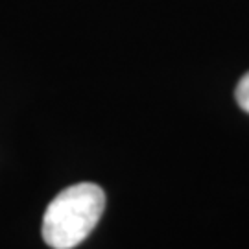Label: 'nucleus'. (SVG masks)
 Returning <instances> with one entry per match:
<instances>
[{
  "mask_svg": "<svg viewBox=\"0 0 249 249\" xmlns=\"http://www.w3.org/2000/svg\"><path fill=\"white\" fill-rule=\"evenodd\" d=\"M106 194L94 183L65 188L48 205L43 218V238L53 249L80 246L100 222Z\"/></svg>",
  "mask_w": 249,
  "mask_h": 249,
  "instance_id": "f257e3e1",
  "label": "nucleus"
},
{
  "mask_svg": "<svg viewBox=\"0 0 249 249\" xmlns=\"http://www.w3.org/2000/svg\"><path fill=\"white\" fill-rule=\"evenodd\" d=\"M236 102L246 113H249V72L242 78L236 87Z\"/></svg>",
  "mask_w": 249,
  "mask_h": 249,
  "instance_id": "f03ea898",
  "label": "nucleus"
}]
</instances>
